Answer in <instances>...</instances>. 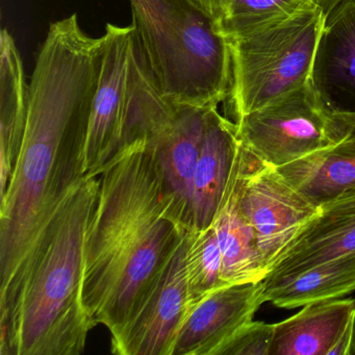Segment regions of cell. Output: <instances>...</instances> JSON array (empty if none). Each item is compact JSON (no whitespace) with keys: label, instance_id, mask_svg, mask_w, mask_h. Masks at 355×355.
<instances>
[{"label":"cell","instance_id":"cell-1","mask_svg":"<svg viewBox=\"0 0 355 355\" xmlns=\"http://www.w3.org/2000/svg\"><path fill=\"white\" fill-rule=\"evenodd\" d=\"M103 49V37L89 36L73 14L51 24L39 51L24 141L9 186L0 195V288L85 176V142Z\"/></svg>","mask_w":355,"mask_h":355},{"label":"cell","instance_id":"cell-2","mask_svg":"<svg viewBox=\"0 0 355 355\" xmlns=\"http://www.w3.org/2000/svg\"><path fill=\"white\" fill-rule=\"evenodd\" d=\"M148 138L124 146L99 174L87 230L82 300L93 325L117 338L140 311L184 239Z\"/></svg>","mask_w":355,"mask_h":355},{"label":"cell","instance_id":"cell-3","mask_svg":"<svg viewBox=\"0 0 355 355\" xmlns=\"http://www.w3.org/2000/svg\"><path fill=\"white\" fill-rule=\"evenodd\" d=\"M98 190L99 175L83 176L0 288V354L84 352L94 328L82 300L85 239Z\"/></svg>","mask_w":355,"mask_h":355},{"label":"cell","instance_id":"cell-4","mask_svg":"<svg viewBox=\"0 0 355 355\" xmlns=\"http://www.w3.org/2000/svg\"><path fill=\"white\" fill-rule=\"evenodd\" d=\"M136 28L164 96L175 107L227 98L232 58L217 24L192 0H130Z\"/></svg>","mask_w":355,"mask_h":355},{"label":"cell","instance_id":"cell-5","mask_svg":"<svg viewBox=\"0 0 355 355\" xmlns=\"http://www.w3.org/2000/svg\"><path fill=\"white\" fill-rule=\"evenodd\" d=\"M84 149L85 175L98 176L126 145L151 138L180 107L162 92L134 24H107Z\"/></svg>","mask_w":355,"mask_h":355},{"label":"cell","instance_id":"cell-6","mask_svg":"<svg viewBox=\"0 0 355 355\" xmlns=\"http://www.w3.org/2000/svg\"><path fill=\"white\" fill-rule=\"evenodd\" d=\"M325 20L311 0L290 15L226 38L232 58L226 101L234 122L309 82Z\"/></svg>","mask_w":355,"mask_h":355},{"label":"cell","instance_id":"cell-7","mask_svg":"<svg viewBox=\"0 0 355 355\" xmlns=\"http://www.w3.org/2000/svg\"><path fill=\"white\" fill-rule=\"evenodd\" d=\"M234 123L241 143L275 168L342 142L334 113L311 80Z\"/></svg>","mask_w":355,"mask_h":355},{"label":"cell","instance_id":"cell-8","mask_svg":"<svg viewBox=\"0 0 355 355\" xmlns=\"http://www.w3.org/2000/svg\"><path fill=\"white\" fill-rule=\"evenodd\" d=\"M239 164V205L254 230L269 273L280 253L317 215L319 207L241 141Z\"/></svg>","mask_w":355,"mask_h":355},{"label":"cell","instance_id":"cell-9","mask_svg":"<svg viewBox=\"0 0 355 355\" xmlns=\"http://www.w3.org/2000/svg\"><path fill=\"white\" fill-rule=\"evenodd\" d=\"M184 239L134 319L112 340L117 355H171L189 313Z\"/></svg>","mask_w":355,"mask_h":355},{"label":"cell","instance_id":"cell-10","mask_svg":"<svg viewBox=\"0 0 355 355\" xmlns=\"http://www.w3.org/2000/svg\"><path fill=\"white\" fill-rule=\"evenodd\" d=\"M265 302L263 280L218 288L189 311L171 355H214Z\"/></svg>","mask_w":355,"mask_h":355},{"label":"cell","instance_id":"cell-11","mask_svg":"<svg viewBox=\"0 0 355 355\" xmlns=\"http://www.w3.org/2000/svg\"><path fill=\"white\" fill-rule=\"evenodd\" d=\"M355 253V190L320 205L270 269L265 282Z\"/></svg>","mask_w":355,"mask_h":355},{"label":"cell","instance_id":"cell-12","mask_svg":"<svg viewBox=\"0 0 355 355\" xmlns=\"http://www.w3.org/2000/svg\"><path fill=\"white\" fill-rule=\"evenodd\" d=\"M309 80L330 112L355 113V0L326 18Z\"/></svg>","mask_w":355,"mask_h":355},{"label":"cell","instance_id":"cell-13","mask_svg":"<svg viewBox=\"0 0 355 355\" xmlns=\"http://www.w3.org/2000/svg\"><path fill=\"white\" fill-rule=\"evenodd\" d=\"M207 107H180L167 126L148 138L164 184L173 198L176 214L188 230L192 224L193 182Z\"/></svg>","mask_w":355,"mask_h":355},{"label":"cell","instance_id":"cell-14","mask_svg":"<svg viewBox=\"0 0 355 355\" xmlns=\"http://www.w3.org/2000/svg\"><path fill=\"white\" fill-rule=\"evenodd\" d=\"M236 125L218 111L207 107L200 155L195 170L191 230L211 227L217 217L238 155Z\"/></svg>","mask_w":355,"mask_h":355},{"label":"cell","instance_id":"cell-15","mask_svg":"<svg viewBox=\"0 0 355 355\" xmlns=\"http://www.w3.org/2000/svg\"><path fill=\"white\" fill-rule=\"evenodd\" d=\"M240 148V147H239ZM239 151L214 228L222 254V278L227 284L263 282L268 268L254 230L239 205Z\"/></svg>","mask_w":355,"mask_h":355},{"label":"cell","instance_id":"cell-16","mask_svg":"<svg viewBox=\"0 0 355 355\" xmlns=\"http://www.w3.org/2000/svg\"><path fill=\"white\" fill-rule=\"evenodd\" d=\"M354 318V299L305 305L296 315L274 324L270 355H330Z\"/></svg>","mask_w":355,"mask_h":355},{"label":"cell","instance_id":"cell-17","mask_svg":"<svg viewBox=\"0 0 355 355\" xmlns=\"http://www.w3.org/2000/svg\"><path fill=\"white\" fill-rule=\"evenodd\" d=\"M30 84L9 31L0 35V195L13 175L26 132Z\"/></svg>","mask_w":355,"mask_h":355},{"label":"cell","instance_id":"cell-18","mask_svg":"<svg viewBox=\"0 0 355 355\" xmlns=\"http://www.w3.org/2000/svg\"><path fill=\"white\" fill-rule=\"evenodd\" d=\"M276 169L319 207L355 190V140L342 141Z\"/></svg>","mask_w":355,"mask_h":355},{"label":"cell","instance_id":"cell-19","mask_svg":"<svg viewBox=\"0 0 355 355\" xmlns=\"http://www.w3.org/2000/svg\"><path fill=\"white\" fill-rule=\"evenodd\" d=\"M263 284L266 302L279 309H294L338 299L355 291V253Z\"/></svg>","mask_w":355,"mask_h":355},{"label":"cell","instance_id":"cell-20","mask_svg":"<svg viewBox=\"0 0 355 355\" xmlns=\"http://www.w3.org/2000/svg\"><path fill=\"white\" fill-rule=\"evenodd\" d=\"M184 242L190 311L205 297L228 284L222 278L221 250L213 225L202 230H187Z\"/></svg>","mask_w":355,"mask_h":355},{"label":"cell","instance_id":"cell-21","mask_svg":"<svg viewBox=\"0 0 355 355\" xmlns=\"http://www.w3.org/2000/svg\"><path fill=\"white\" fill-rule=\"evenodd\" d=\"M311 0H228L217 24L227 38L290 15Z\"/></svg>","mask_w":355,"mask_h":355},{"label":"cell","instance_id":"cell-22","mask_svg":"<svg viewBox=\"0 0 355 355\" xmlns=\"http://www.w3.org/2000/svg\"><path fill=\"white\" fill-rule=\"evenodd\" d=\"M274 324L249 322L236 330L214 355H270Z\"/></svg>","mask_w":355,"mask_h":355},{"label":"cell","instance_id":"cell-23","mask_svg":"<svg viewBox=\"0 0 355 355\" xmlns=\"http://www.w3.org/2000/svg\"><path fill=\"white\" fill-rule=\"evenodd\" d=\"M355 318L349 322L343 334L334 345L330 355L352 354L353 342H354Z\"/></svg>","mask_w":355,"mask_h":355},{"label":"cell","instance_id":"cell-24","mask_svg":"<svg viewBox=\"0 0 355 355\" xmlns=\"http://www.w3.org/2000/svg\"><path fill=\"white\" fill-rule=\"evenodd\" d=\"M192 1L218 24L223 17L228 0H192Z\"/></svg>","mask_w":355,"mask_h":355},{"label":"cell","instance_id":"cell-25","mask_svg":"<svg viewBox=\"0 0 355 355\" xmlns=\"http://www.w3.org/2000/svg\"><path fill=\"white\" fill-rule=\"evenodd\" d=\"M334 116L342 141L355 140V113H334Z\"/></svg>","mask_w":355,"mask_h":355},{"label":"cell","instance_id":"cell-26","mask_svg":"<svg viewBox=\"0 0 355 355\" xmlns=\"http://www.w3.org/2000/svg\"><path fill=\"white\" fill-rule=\"evenodd\" d=\"M315 1L321 8L324 16L327 18L340 3H344L345 0H315Z\"/></svg>","mask_w":355,"mask_h":355}]
</instances>
